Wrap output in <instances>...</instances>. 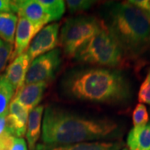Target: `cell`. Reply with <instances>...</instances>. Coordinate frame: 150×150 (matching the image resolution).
<instances>
[{
  "label": "cell",
  "instance_id": "cell-1",
  "mask_svg": "<svg viewBox=\"0 0 150 150\" xmlns=\"http://www.w3.org/2000/svg\"><path fill=\"white\" fill-rule=\"evenodd\" d=\"M61 88L69 98L95 103L119 105L132 98L129 80L115 69L89 67L71 70L64 77Z\"/></svg>",
  "mask_w": 150,
  "mask_h": 150
},
{
  "label": "cell",
  "instance_id": "cell-2",
  "mask_svg": "<svg viewBox=\"0 0 150 150\" xmlns=\"http://www.w3.org/2000/svg\"><path fill=\"white\" fill-rule=\"evenodd\" d=\"M122 130L110 118H89L55 106L44 110L42 141L45 144H74L117 139Z\"/></svg>",
  "mask_w": 150,
  "mask_h": 150
},
{
  "label": "cell",
  "instance_id": "cell-3",
  "mask_svg": "<svg viewBox=\"0 0 150 150\" xmlns=\"http://www.w3.org/2000/svg\"><path fill=\"white\" fill-rule=\"evenodd\" d=\"M103 10V24L127 57H138L150 43V13L129 1L108 3Z\"/></svg>",
  "mask_w": 150,
  "mask_h": 150
},
{
  "label": "cell",
  "instance_id": "cell-4",
  "mask_svg": "<svg viewBox=\"0 0 150 150\" xmlns=\"http://www.w3.org/2000/svg\"><path fill=\"white\" fill-rule=\"evenodd\" d=\"M74 57L83 64L117 69L124 64L126 55L117 40L103 26L100 32L79 48Z\"/></svg>",
  "mask_w": 150,
  "mask_h": 150
},
{
  "label": "cell",
  "instance_id": "cell-5",
  "mask_svg": "<svg viewBox=\"0 0 150 150\" xmlns=\"http://www.w3.org/2000/svg\"><path fill=\"white\" fill-rule=\"evenodd\" d=\"M103 26V21L89 15L68 18L61 29L59 40L64 54L74 57L79 48L100 32Z\"/></svg>",
  "mask_w": 150,
  "mask_h": 150
},
{
  "label": "cell",
  "instance_id": "cell-6",
  "mask_svg": "<svg viewBox=\"0 0 150 150\" xmlns=\"http://www.w3.org/2000/svg\"><path fill=\"white\" fill-rule=\"evenodd\" d=\"M60 64L61 51L59 48H55L34 59L28 70L25 84L48 83L54 79Z\"/></svg>",
  "mask_w": 150,
  "mask_h": 150
},
{
  "label": "cell",
  "instance_id": "cell-7",
  "mask_svg": "<svg viewBox=\"0 0 150 150\" xmlns=\"http://www.w3.org/2000/svg\"><path fill=\"white\" fill-rule=\"evenodd\" d=\"M59 23L48 24L38 33L26 51L30 62L56 48L59 43Z\"/></svg>",
  "mask_w": 150,
  "mask_h": 150
},
{
  "label": "cell",
  "instance_id": "cell-8",
  "mask_svg": "<svg viewBox=\"0 0 150 150\" xmlns=\"http://www.w3.org/2000/svg\"><path fill=\"white\" fill-rule=\"evenodd\" d=\"M43 28V25L33 24L27 19L19 17L15 32L14 48L11 55L10 60H13L20 54L25 53L33 38L37 35L38 33Z\"/></svg>",
  "mask_w": 150,
  "mask_h": 150
},
{
  "label": "cell",
  "instance_id": "cell-9",
  "mask_svg": "<svg viewBox=\"0 0 150 150\" xmlns=\"http://www.w3.org/2000/svg\"><path fill=\"white\" fill-rule=\"evenodd\" d=\"M122 140L94 141L74 144H37L35 150H122L124 148Z\"/></svg>",
  "mask_w": 150,
  "mask_h": 150
},
{
  "label": "cell",
  "instance_id": "cell-10",
  "mask_svg": "<svg viewBox=\"0 0 150 150\" xmlns=\"http://www.w3.org/2000/svg\"><path fill=\"white\" fill-rule=\"evenodd\" d=\"M29 112L13 99L7 114V129L15 138H22L26 134Z\"/></svg>",
  "mask_w": 150,
  "mask_h": 150
},
{
  "label": "cell",
  "instance_id": "cell-11",
  "mask_svg": "<svg viewBox=\"0 0 150 150\" xmlns=\"http://www.w3.org/2000/svg\"><path fill=\"white\" fill-rule=\"evenodd\" d=\"M29 65L30 60L25 52L16 57L6 69L4 76L13 86L15 93L25 84V79Z\"/></svg>",
  "mask_w": 150,
  "mask_h": 150
},
{
  "label": "cell",
  "instance_id": "cell-12",
  "mask_svg": "<svg viewBox=\"0 0 150 150\" xmlns=\"http://www.w3.org/2000/svg\"><path fill=\"white\" fill-rule=\"evenodd\" d=\"M48 83H39L32 84H24L20 90L14 94L13 99L25 108L28 112L38 106L43 99V93Z\"/></svg>",
  "mask_w": 150,
  "mask_h": 150
},
{
  "label": "cell",
  "instance_id": "cell-13",
  "mask_svg": "<svg viewBox=\"0 0 150 150\" xmlns=\"http://www.w3.org/2000/svg\"><path fill=\"white\" fill-rule=\"evenodd\" d=\"M15 4L18 15L33 24L44 26L50 23L49 18L38 3V0H15Z\"/></svg>",
  "mask_w": 150,
  "mask_h": 150
},
{
  "label": "cell",
  "instance_id": "cell-14",
  "mask_svg": "<svg viewBox=\"0 0 150 150\" xmlns=\"http://www.w3.org/2000/svg\"><path fill=\"white\" fill-rule=\"evenodd\" d=\"M44 111L43 105H38L29 112L28 119L26 139L29 150H35L37 147V142L41 134V125L43 112Z\"/></svg>",
  "mask_w": 150,
  "mask_h": 150
},
{
  "label": "cell",
  "instance_id": "cell-15",
  "mask_svg": "<svg viewBox=\"0 0 150 150\" xmlns=\"http://www.w3.org/2000/svg\"><path fill=\"white\" fill-rule=\"evenodd\" d=\"M129 150H150V123L134 127L127 137Z\"/></svg>",
  "mask_w": 150,
  "mask_h": 150
},
{
  "label": "cell",
  "instance_id": "cell-16",
  "mask_svg": "<svg viewBox=\"0 0 150 150\" xmlns=\"http://www.w3.org/2000/svg\"><path fill=\"white\" fill-rule=\"evenodd\" d=\"M18 20L14 13H0V39L13 45Z\"/></svg>",
  "mask_w": 150,
  "mask_h": 150
},
{
  "label": "cell",
  "instance_id": "cell-17",
  "mask_svg": "<svg viewBox=\"0 0 150 150\" xmlns=\"http://www.w3.org/2000/svg\"><path fill=\"white\" fill-rule=\"evenodd\" d=\"M14 94L15 91L4 74H0V116L8 114L10 103Z\"/></svg>",
  "mask_w": 150,
  "mask_h": 150
},
{
  "label": "cell",
  "instance_id": "cell-18",
  "mask_svg": "<svg viewBox=\"0 0 150 150\" xmlns=\"http://www.w3.org/2000/svg\"><path fill=\"white\" fill-rule=\"evenodd\" d=\"M47 13L50 22L60 19L65 12V4L63 0H38Z\"/></svg>",
  "mask_w": 150,
  "mask_h": 150
},
{
  "label": "cell",
  "instance_id": "cell-19",
  "mask_svg": "<svg viewBox=\"0 0 150 150\" xmlns=\"http://www.w3.org/2000/svg\"><path fill=\"white\" fill-rule=\"evenodd\" d=\"M149 122V113L147 108L143 103H139L134 108L133 112L134 127H139L146 125Z\"/></svg>",
  "mask_w": 150,
  "mask_h": 150
},
{
  "label": "cell",
  "instance_id": "cell-20",
  "mask_svg": "<svg viewBox=\"0 0 150 150\" xmlns=\"http://www.w3.org/2000/svg\"><path fill=\"white\" fill-rule=\"evenodd\" d=\"M68 9L70 13H79L83 12L96 4V1H90V0H68L65 2Z\"/></svg>",
  "mask_w": 150,
  "mask_h": 150
},
{
  "label": "cell",
  "instance_id": "cell-21",
  "mask_svg": "<svg viewBox=\"0 0 150 150\" xmlns=\"http://www.w3.org/2000/svg\"><path fill=\"white\" fill-rule=\"evenodd\" d=\"M138 100L139 103H146L150 105V69L140 86L138 93Z\"/></svg>",
  "mask_w": 150,
  "mask_h": 150
},
{
  "label": "cell",
  "instance_id": "cell-22",
  "mask_svg": "<svg viewBox=\"0 0 150 150\" xmlns=\"http://www.w3.org/2000/svg\"><path fill=\"white\" fill-rule=\"evenodd\" d=\"M13 45L0 39V72L5 69L13 53Z\"/></svg>",
  "mask_w": 150,
  "mask_h": 150
},
{
  "label": "cell",
  "instance_id": "cell-23",
  "mask_svg": "<svg viewBox=\"0 0 150 150\" xmlns=\"http://www.w3.org/2000/svg\"><path fill=\"white\" fill-rule=\"evenodd\" d=\"M15 137L6 129L3 134H0V150H11Z\"/></svg>",
  "mask_w": 150,
  "mask_h": 150
},
{
  "label": "cell",
  "instance_id": "cell-24",
  "mask_svg": "<svg viewBox=\"0 0 150 150\" xmlns=\"http://www.w3.org/2000/svg\"><path fill=\"white\" fill-rule=\"evenodd\" d=\"M0 13H17L15 0H0Z\"/></svg>",
  "mask_w": 150,
  "mask_h": 150
},
{
  "label": "cell",
  "instance_id": "cell-25",
  "mask_svg": "<svg viewBox=\"0 0 150 150\" xmlns=\"http://www.w3.org/2000/svg\"><path fill=\"white\" fill-rule=\"evenodd\" d=\"M131 4L139 8L141 10L150 13V1L149 0H131L129 1Z\"/></svg>",
  "mask_w": 150,
  "mask_h": 150
},
{
  "label": "cell",
  "instance_id": "cell-26",
  "mask_svg": "<svg viewBox=\"0 0 150 150\" xmlns=\"http://www.w3.org/2000/svg\"><path fill=\"white\" fill-rule=\"evenodd\" d=\"M11 150H28L26 141L23 138H15Z\"/></svg>",
  "mask_w": 150,
  "mask_h": 150
},
{
  "label": "cell",
  "instance_id": "cell-27",
  "mask_svg": "<svg viewBox=\"0 0 150 150\" xmlns=\"http://www.w3.org/2000/svg\"><path fill=\"white\" fill-rule=\"evenodd\" d=\"M7 129V114L0 116V134Z\"/></svg>",
  "mask_w": 150,
  "mask_h": 150
},
{
  "label": "cell",
  "instance_id": "cell-28",
  "mask_svg": "<svg viewBox=\"0 0 150 150\" xmlns=\"http://www.w3.org/2000/svg\"><path fill=\"white\" fill-rule=\"evenodd\" d=\"M122 150H129V149H128L127 148H123V149H122Z\"/></svg>",
  "mask_w": 150,
  "mask_h": 150
}]
</instances>
